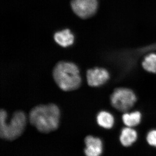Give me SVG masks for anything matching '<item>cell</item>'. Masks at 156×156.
<instances>
[{
	"label": "cell",
	"mask_w": 156,
	"mask_h": 156,
	"mask_svg": "<svg viewBox=\"0 0 156 156\" xmlns=\"http://www.w3.org/2000/svg\"><path fill=\"white\" fill-rule=\"evenodd\" d=\"M112 106L120 111L126 112L134 105L136 97L134 92L126 88H119L115 90L111 98Z\"/></svg>",
	"instance_id": "cell-4"
},
{
	"label": "cell",
	"mask_w": 156,
	"mask_h": 156,
	"mask_svg": "<svg viewBox=\"0 0 156 156\" xmlns=\"http://www.w3.org/2000/svg\"><path fill=\"white\" fill-rule=\"evenodd\" d=\"M142 66L149 72L156 73V54L151 53L146 56L143 61Z\"/></svg>",
	"instance_id": "cell-12"
},
{
	"label": "cell",
	"mask_w": 156,
	"mask_h": 156,
	"mask_svg": "<svg viewBox=\"0 0 156 156\" xmlns=\"http://www.w3.org/2000/svg\"><path fill=\"white\" fill-rule=\"evenodd\" d=\"M86 147L85 153L87 156H101L102 152V143L99 138L88 136L85 140Z\"/></svg>",
	"instance_id": "cell-7"
},
{
	"label": "cell",
	"mask_w": 156,
	"mask_h": 156,
	"mask_svg": "<svg viewBox=\"0 0 156 156\" xmlns=\"http://www.w3.org/2000/svg\"><path fill=\"white\" fill-rule=\"evenodd\" d=\"M137 139L136 131L130 127L124 128L122 130L120 136V141L124 146L131 145Z\"/></svg>",
	"instance_id": "cell-9"
},
{
	"label": "cell",
	"mask_w": 156,
	"mask_h": 156,
	"mask_svg": "<svg viewBox=\"0 0 156 156\" xmlns=\"http://www.w3.org/2000/svg\"><path fill=\"white\" fill-rule=\"evenodd\" d=\"M149 144L156 147V130H152L149 132L147 136Z\"/></svg>",
	"instance_id": "cell-13"
},
{
	"label": "cell",
	"mask_w": 156,
	"mask_h": 156,
	"mask_svg": "<svg viewBox=\"0 0 156 156\" xmlns=\"http://www.w3.org/2000/svg\"><path fill=\"white\" fill-rule=\"evenodd\" d=\"M55 42L63 48L69 47L73 44L74 37L69 29H65L56 33L54 35Z\"/></svg>",
	"instance_id": "cell-8"
},
{
	"label": "cell",
	"mask_w": 156,
	"mask_h": 156,
	"mask_svg": "<svg viewBox=\"0 0 156 156\" xmlns=\"http://www.w3.org/2000/svg\"><path fill=\"white\" fill-rule=\"evenodd\" d=\"M70 5L74 13L84 19L93 16L98 8L97 0H72Z\"/></svg>",
	"instance_id": "cell-5"
},
{
	"label": "cell",
	"mask_w": 156,
	"mask_h": 156,
	"mask_svg": "<svg viewBox=\"0 0 156 156\" xmlns=\"http://www.w3.org/2000/svg\"><path fill=\"white\" fill-rule=\"evenodd\" d=\"M60 111L53 104L36 106L31 111L30 122L42 133H48L56 130L59 125Z\"/></svg>",
	"instance_id": "cell-1"
},
{
	"label": "cell",
	"mask_w": 156,
	"mask_h": 156,
	"mask_svg": "<svg viewBox=\"0 0 156 156\" xmlns=\"http://www.w3.org/2000/svg\"><path fill=\"white\" fill-rule=\"evenodd\" d=\"M53 75L56 84L63 91H73L80 86L82 80L80 71L73 62H59L54 67Z\"/></svg>",
	"instance_id": "cell-2"
},
{
	"label": "cell",
	"mask_w": 156,
	"mask_h": 156,
	"mask_svg": "<svg viewBox=\"0 0 156 156\" xmlns=\"http://www.w3.org/2000/svg\"><path fill=\"white\" fill-rule=\"evenodd\" d=\"M87 78L89 86L97 87L106 83L109 78V74L105 69L95 68L87 71Z\"/></svg>",
	"instance_id": "cell-6"
},
{
	"label": "cell",
	"mask_w": 156,
	"mask_h": 156,
	"mask_svg": "<svg viewBox=\"0 0 156 156\" xmlns=\"http://www.w3.org/2000/svg\"><path fill=\"white\" fill-rule=\"evenodd\" d=\"M141 114L138 111L126 113L122 116L123 122L130 128L138 125L141 121Z\"/></svg>",
	"instance_id": "cell-11"
},
{
	"label": "cell",
	"mask_w": 156,
	"mask_h": 156,
	"mask_svg": "<svg viewBox=\"0 0 156 156\" xmlns=\"http://www.w3.org/2000/svg\"><path fill=\"white\" fill-rule=\"evenodd\" d=\"M8 115L5 111L0 112V135L2 138L9 140H14L22 134L25 129L27 117L22 111L14 113L10 122H7Z\"/></svg>",
	"instance_id": "cell-3"
},
{
	"label": "cell",
	"mask_w": 156,
	"mask_h": 156,
	"mask_svg": "<svg viewBox=\"0 0 156 156\" xmlns=\"http://www.w3.org/2000/svg\"><path fill=\"white\" fill-rule=\"evenodd\" d=\"M97 122L99 126L109 129L112 128L114 124V117L107 112H101L98 115Z\"/></svg>",
	"instance_id": "cell-10"
}]
</instances>
